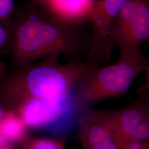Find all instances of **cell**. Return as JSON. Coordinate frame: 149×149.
Masks as SVG:
<instances>
[{
	"label": "cell",
	"instance_id": "6da1fadb",
	"mask_svg": "<svg viewBox=\"0 0 149 149\" xmlns=\"http://www.w3.org/2000/svg\"><path fill=\"white\" fill-rule=\"evenodd\" d=\"M15 70L53 54L77 55L88 50L90 37L81 26L61 21L32 3L15 12L6 26Z\"/></svg>",
	"mask_w": 149,
	"mask_h": 149
},
{
	"label": "cell",
	"instance_id": "7a4b0ae2",
	"mask_svg": "<svg viewBox=\"0 0 149 149\" xmlns=\"http://www.w3.org/2000/svg\"><path fill=\"white\" fill-rule=\"evenodd\" d=\"M53 54L15 70L0 80V103L7 110L31 101L70 104L77 82L95 65L86 61L62 64Z\"/></svg>",
	"mask_w": 149,
	"mask_h": 149
},
{
	"label": "cell",
	"instance_id": "3957f363",
	"mask_svg": "<svg viewBox=\"0 0 149 149\" xmlns=\"http://www.w3.org/2000/svg\"><path fill=\"white\" fill-rule=\"evenodd\" d=\"M149 60L119 57L108 66L95 65L80 79L70 101L71 108L79 114L100 102L125 96L134 80L149 69Z\"/></svg>",
	"mask_w": 149,
	"mask_h": 149
},
{
	"label": "cell",
	"instance_id": "277c9868",
	"mask_svg": "<svg viewBox=\"0 0 149 149\" xmlns=\"http://www.w3.org/2000/svg\"><path fill=\"white\" fill-rule=\"evenodd\" d=\"M114 143L122 149L134 136L139 126L149 120V86L141 88L132 102L117 109L98 110Z\"/></svg>",
	"mask_w": 149,
	"mask_h": 149
},
{
	"label": "cell",
	"instance_id": "5b68a950",
	"mask_svg": "<svg viewBox=\"0 0 149 149\" xmlns=\"http://www.w3.org/2000/svg\"><path fill=\"white\" fill-rule=\"evenodd\" d=\"M124 0H100L96 2L89 21L92 29L87 50L86 61L101 66L108 63L111 58L113 43L110 32L114 21Z\"/></svg>",
	"mask_w": 149,
	"mask_h": 149
},
{
	"label": "cell",
	"instance_id": "8992f818",
	"mask_svg": "<svg viewBox=\"0 0 149 149\" xmlns=\"http://www.w3.org/2000/svg\"><path fill=\"white\" fill-rule=\"evenodd\" d=\"M77 138L83 149H119L98 111L88 108L78 114Z\"/></svg>",
	"mask_w": 149,
	"mask_h": 149
},
{
	"label": "cell",
	"instance_id": "52a82bcc",
	"mask_svg": "<svg viewBox=\"0 0 149 149\" xmlns=\"http://www.w3.org/2000/svg\"><path fill=\"white\" fill-rule=\"evenodd\" d=\"M95 3V0H51L47 12L61 21L82 26L89 21Z\"/></svg>",
	"mask_w": 149,
	"mask_h": 149
},
{
	"label": "cell",
	"instance_id": "ba28073f",
	"mask_svg": "<svg viewBox=\"0 0 149 149\" xmlns=\"http://www.w3.org/2000/svg\"><path fill=\"white\" fill-rule=\"evenodd\" d=\"M28 131L20 117L10 111L0 120V136L9 144L22 143L29 136Z\"/></svg>",
	"mask_w": 149,
	"mask_h": 149
},
{
	"label": "cell",
	"instance_id": "9c48e42d",
	"mask_svg": "<svg viewBox=\"0 0 149 149\" xmlns=\"http://www.w3.org/2000/svg\"><path fill=\"white\" fill-rule=\"evenodd\" d=\"M66 139L37 138L29 136L22 143V149H65Z\"/></svg>",
	"mask_w": 149,
	"mask_h": 149
},
{
	"label": "cell",
	"instance_id": "30bf717a",
	"mask_svg": "<svg viewBox=\"0 0 149 149\" xmlns=\"http://www.w3.org/2000/svg\"><path fill=\"white\" fill-rule=\"evenodd\" d=\"M15 11V0H0V22L6 27Z\"/></svg>",
	"mask_w": 149,
	"mask_h": 149
},
{
	"label": "cell",
	"instance_id": "8fae6325",
	"mask_svg": "<svg viewBox=\"0 0 149 149\" xmlns=\"http://www.w3.org/2000/svg\"><path fill=\"white\" fill-rule=\"evenodd\" d=\"M10 43V34L7 28L0 22V49L8 47Z\"/></svg>",
	"mask_w": 149,
	"mask_h": 149
},
{
	"label": "cell",
	"instance_id": "7c38bea8",
	"mask_svg": "<svg viewBox=\"0 0 149 149\" xmlns=\"http://www.w3.org/2000/svg\"><path fill=\"white\" fill-rule=\"evenodd\" d=\"M122 149H149V140H133L126 144Z\"/></svg>",
	"mask_w": 149,
	"mask_h": 149
},
{
	"label": "cell",
	"instance_id": "4fadbf2b",
	"mask_svg": "<svg viewBox=\"0 0 149 149\" xmlns=\"http://www.w3.org/2000/svg\"><path fill=\"white\" fill-rule=\"evenodd\" d=\"M33 3L47 11L51 0H32Z\"/></svg>",
	"mask_w": 149,
	"mask_h": 149
},
{
	"label": "cell",
	"instance_id": "5bb4252c",
	"mask_svg": "<svg viewBox=\"0 0 149 149\" xmlns=\"http://www.w3.org/2000/svg\"><path fill=\"white\" fill-rule=\"evenodd\" d=\"M8 74L7 65L2 61L0 60V80L3 79Z\"/></svg>",
	"mask_w": 149,
	"mask_h": 149
},
{
	"label": "cell",
	"instance_id": "9a60e30c",
	"mask_svg": "<svg viewBox=\"0 0 149 149\" xmlns=\"http://www.w3.org/2000/svg\"><path fill=\"white\" fill-rule=\"evenodd\" d=\"M7 112L6 108L0 103V120L5 117Z\"/></svg>",
	"mask_w": 149,
	"mask_h": 149
},
{
	"label": "cell",
	"instance_id": "2e32d148",
	"mask_svg": "<svg viewBox=\"0 0 149 149\" xmlns=\"http://www.w3.org/2000/svg\"><path fill=\"white\" fill-rule=\"evenodd\" d=\"M9 144L0 136V149H6Z\"/></svg>",
	"mask_w": 149,
	"mask_h": 149
},
{
	"label": "cell",
	"instance_id": "e0dca14e",
	"mask_svg": "<svg viewBox=\"0 0 149 149\" xmlns=\"http://www.w3.org/2000/svg\"><path fill=\"white\" fill-rule=\"evenodd\" d=\"M6 149H13V146H12V144H9L8 146H7V147L6 148Z\"/></svg>",
	"mask_w": 149,
	"mask_h": 149
}]
</instances>
